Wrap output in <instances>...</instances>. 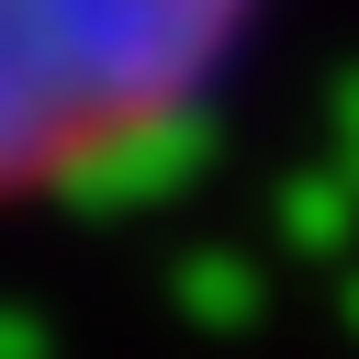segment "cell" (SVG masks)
I'll list each match as a JSON object with an SVG mask.
<instances>
[{
  "mask_svg": "<svg viewBox=\"0 0 359 359\" xmlns=\"http://www.w3.org/2000/svg\"><path fill=\"white\" fill-rule=\"evenodd\" d=\"M269 0H0V213L168 157L258 56Z\"/></svg>",
  "mask_w": 359,
  "mask_h": 359,
  "instance_id": "obj_1",
  "label": "cell"
}]
</instances>
